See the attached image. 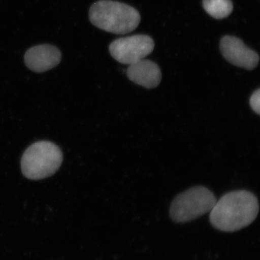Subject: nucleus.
Segmentation results:
<instances>
[{"instance_id": "nucleus-1", "label": "nucleus", "mask_w": 260, "mask_h": 260, "mask_svg": "<svg viewBox=\"0 0 260 260\" xmlns=\"http://www.w3.org/2000/svg\"><path fill=\"white\" fill-rule=\"evenodd\" d=\"M259 208L257 198L251 191H231L214 205L210 212V223L221 232H237L254 221Z\"/></svg>"}, {"instance_id": "nucleus-2", "label": "nucleus", "mask_w": 260, "mask_h": 260, "mask_svg": "<svg viewBox=\"0 0 260 260\" xmlns=\"http://www.w3.org/2000/svg\"><path fill=\"white\" fill-rule=\"evenodd\" d=\"M89 18L97 28L114 34H129L140 22L139 12L135 8L112 0H101L92 5Z\"/></svg>"}, {"instance_id": "nucleus-3", "label": "nucleus", "mask_w": 260, "mask_h": 260, "mask_svg": "<svg viewBox=\"0 0 260 260\" xmlns=\"http://www.w3.org/2000/svg\"><path fill=\"white\" fill-rule=\"evenodd\" d=\"M62 161V152L57 145L49 141L37 142L23 153L22 172L31 180L45 179L54 175Z\"/></svg>"}, {"instance_id": "nucleus-4", "label": "nucleus", "mask_w": 260, "mask_h": 260, "mask_svg": "<svg viewBox=\"0 0 260 260\" xmlns=\"http://www.w3.org/2000/svg\"><path fill=\"white\" fill-rule=\"evenodd\" d=\"M213 191L198 186L177 195L170 207V216L176 223H184L210 213L216 203Z\"/></svg>"}, {"instance_id": "nucleus-5", "label": "nucleus", "mask_w": 260, "mask_h": 260, "mask_svg": "<svg viewBox=\"0 0 260 260\" xmlns=\"http://www.w3.org/2000/svg\"><path fill=\"white\" fill-rule=\"evenodd\" d=\"M155 43L146 35H135L121 38L109 46V51L114 59L121 64H131L145 59L153 52Z\"/></svg>"}, {"instance_id": "nucleus-6", "label": "nucleus", "mask_w": 260, "mask_h": 260, "mask_svg": "<svg viewBox=\"0 0 260 260\" xmlns=\"http://www.w3.org/2000/svg\"><path fill=\"white\" fill-rule=\"evenodd\" d=\"M220 49L225 60L239 68L251 70L259 64V55L239 38L225 36L220 40Z\"/></svg>"}, {"instance_id": "nucleus-7", "label": "nucleus", "mask_w": 260, "mask_h": 260, "mask_svg": "<svg viewBox=\"0 0 260 260\" xmlns=\"http://www.w3.org/2000/svg\"><path fill=\"white\" fill-rule=\"evenodd\" d=\"M61 54L59 49L49 44L30 48L24 56L29 69L40 73L55 68L60 62Z\"/></svg>"}, {"instance_id": "nucleus-8", "label": "nucleus", "mask_w": 260, "mask_h": 260, "mask_svg": "<svg viewBox=\"0 0 260 260\" xmlns=\"http://www.w3.org/2000/svg\"><path fill=\"white\" fill-rule=\"evenodd\" d=\"M126 75L133 83L147 89L158 87L162 78L158 65L145 59L129 64L126 70Z\"/></svg>"}, {"instance_id": "nucleus-9", "label": "nucleus", "mask_w": 260, "mask_h": 260, "mask_svg": "<svg viewBox=\"0 0 260 260\" xmlns=\"http://www.w3.org/2000/svg\"><path fill=\"white\" fill-rule=\"evenodd\" d=\"M203 8L210 16L215 19H223L232 13V0H203Z\"/></svg>"}, {"instance_id": "nucleus-10", "label": "nucleus", "mask_w": 260, "mask_h": 260, "mask_svg": "<svg viewBox=\"0 0 260 260\" xmlns=\"http://www.w3.org/2000/svg\"><path fill=\"white\" fill-rule=\"evenodd\" d=\"M259 101L260 90L258 88L251 95L250 99H249V104H250V107L252 110L256 112V114H259V115L260 114Z\"/></svg>"}]
</instances>
